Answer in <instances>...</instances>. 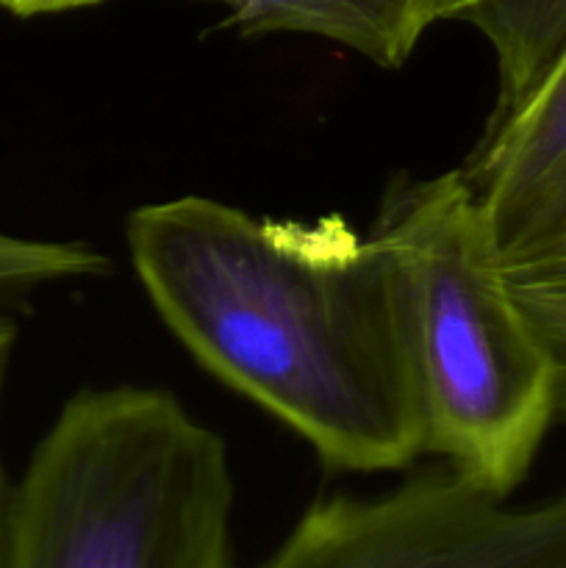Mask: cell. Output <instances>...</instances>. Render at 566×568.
Listing matches in <instances>:
<instances>
[{"mask_svg": "<svg viewBox=\"0 0 566 568\" xmlns=\"http://www.w3.org/2000/svg\"><path fill=\"white\" fill-rule=\"evenodd\" d=\"M133 272L172 336L338 471L408 469L422 416L397 272L344 216L186 194L131 211Z\"/></svg>", "mask_w": 566, "mask_h": 568, "instance_id": "cell-1", "label": "cell"}, {"mask_svg": "<svg viewBox=\"0 0 566 568\" xmlns=\"http://www.w3.org/2000/svg\"><path fill=\"white\" fill-rule=\"evenodd\" d=\"M370 236L397 272L422 449L508 499L558 422V377L494 264L464 172L394 178Z\"/></svg>", "mask_w": 566, "mask_h": 568, "instance_id": "cell-2", "label": "cell"}, {"mask_svg": "<svg viewBox=\"0 0 566 568\" xmlns=\"http://www.w3.org/2000/svg\"><path fill=\"white\" fill-rule=\"evenodd\" d=\"M228 447L164 388H83L11 486L0 568H233Z\"/></svg>", "mask_w": 566, "mask_h": 568, "instance_id": "cell-3", "label": "cell"}, {"mask_svg": "<svg viewBox=\"0 0 566 568\" xmlns=\"http://www.w3.org/2000/svg\"><path fill=\"white\" fill-rule=\"evenodd\" d=\"M259 568H566V491L508 505L447 466L320 499Z\"/></svg>", "mask_w": 566, "mask_h": 568, "instance_id": "cell-4", "label": "cell"}, {"mask_svg": "<svg viewBox=\"0 0 566 568\" xmlns=\"http://www.w3.org/2000/svg\"><path fill=\"white\" fill-rule=\"evenodd\" d=\"M461 172L494 264L553 358L566 425V44L516 109L486 120Z\"/></svg>", "mask_w": 566, "mask_h": 568, "instance_id": "cell-5", "label": "cell"}, {"mask_svg": "<svg viewBox=\"0 0 566 568\" xmlns=\"http://www.w3.org/2000/svg\"><path fill=\"white\" fill-rule=\"evenodd\" d=\"M225 9L242 37L305 33L400 70L436 22V0H200Z\"/></svg>", "mask_w": 566, "mask_h": 568, "instance_id": "cell-6", "label": "cell"}, {"mask_svg": "<svg viewBox=\"0 0 566 568\" xmlns=\"http://www.w3.org/2000/svg\"><path fill=\"white\" fill-rule=\"evenodd\" d=\"M436 22H461L481 33L497 64L503 116L530 94L566 44V0H436Z\"/></svg>", "mask_w": 566, "mask_h": 568, "instance_id": "cell-7", "label": "cell"}, {"mask_svg": "<svg viewBox=\"0 0 566 568\" xmlns=\"http://www.w3.org/2000/svg\"><path fill=\"white\" fill-rule=\"evenodd\" d=\"M109 272V255L83 242H42L0 233V297L53 283L103 277Z\"/></svg>", "mask_w": 566, "mask_h": 568, "instance_id": "cell-8", "label": "cell"}, {"mask_svg": "<svg viewBox=\"0 0 566 568\" xmlns=\"http://www.w3.org/2000/svg\"><path fill=\"white\" fill-rule=\"evenodd\" d=\"M17 322L11 316H6L0 311V399H3V386L6 375H9L11 353H14L17 344ZM9 499H11V486L6 480L3 464H0V552H3V538H6V519H9Z\"/></svg>", "mask_w": 566, "mask_h": 568, "instance_id": "cell-9", "label": "cell"}, {"mask_svg": "<svg viewBox=\"0 0 566 568\" xmlns=\"http://www.w3.org/2000/svg\"><path fill=\"white\" fill-rule=\"evenodd\" d=\"M105 3V0H0V11L20 20H31V17H50V14H67V11L92 9V6Z\"/></svg>", "mask_w": 566, "mask_h": 568, "instance_id": "cell-10", "label": "cell"}]
</instances>
